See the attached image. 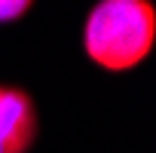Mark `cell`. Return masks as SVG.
I'll list each match as a JSON object with an SVG mask.
<instances>
[{
	"label": "cell",
	"instance_id": "6da1fadb",
	"mask_svg": "<svg viewBox=\"0 0 156 153\" xmlns=\"http://www.w3.org/2000/svg\"><path fill=\"white\" fill-rule=\"evenodd\" d=\"M156 43V9L147 0H101L86 16L83 49L104 70L138 67Z\"/></svg>",
	"mask_w": 156,
	"mask_h": 153
},
{
	"label": "cell",
	"instance_id": "7a4b0ae2",
	"mask_svg": "<svg viewBox=\"0 0 156 153\" xmlns=\"http://www.w3.org/2000/svg\"><path fill=\"white\" fill-rule=\"evenodd\" d=\"M37 132L40 123L31 95L19 86L0 83V153H28Z\"/></svg>",
	"mask_w": 156,
	"mask_h": 153
},
{
	"label": "cell",
	"instance_id": "3957f363",
	"mask_svg": "<svg viewBox=\"0 0 156 153\" xmlns=\"http://www.w3.org/2000/svg\"><path fill=\"white\" fill-rule=\"evenodd\" d=\"M28 9H31L28 0H19V3H16V0H0V22H16Z\"/></svg>",
	"mask_w": 156,
	"mask_h": 153
}]
</instances>
